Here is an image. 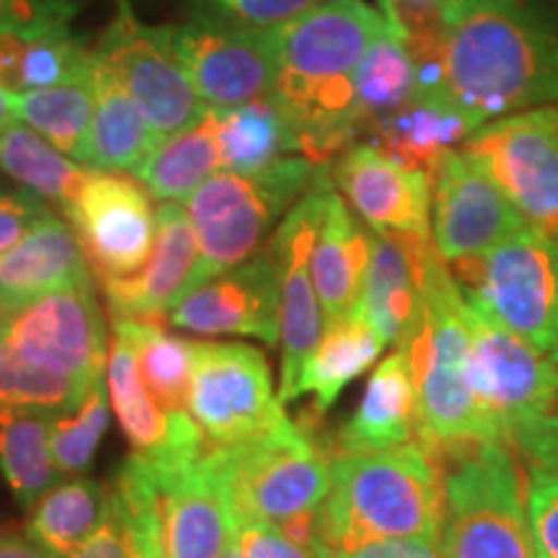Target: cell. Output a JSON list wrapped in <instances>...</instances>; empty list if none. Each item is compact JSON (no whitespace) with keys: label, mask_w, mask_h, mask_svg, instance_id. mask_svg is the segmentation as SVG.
<instances>
[{"label":"cell","mask_w":558,"mask_h":558,"mask_svg":"<svg viewBox=\"0 0 558 558\" xmlns=\"http://www.w3.org/2000/svg\"><path fill=\"white\" fill-rule=\"evenodd\" d=\"M388 21L365 0H324L279 26L275 96L300 132V156L331 166L360 137L354 70Z\"/></svg>","instance_id":"1"},{"label":"cell","mask_w":558,"mask_h":558,"mask_svg":"<svg viewBox=\"0 0 558 558\" xmlns=\"http://www.w3.org/2000/svg\"><path fill=\"white\" fill-rule=\"evenodd\" d=\"M445 75L478 128L558 104V13L520 0L473 13L448 32Z\"/></svg>","instance_id":"2"},{"label":"cell","mask_w":558,"mask_h":558,"mask_svg":"<svg viewBox=\"0 0 558 558\" xmlns=\"http://www.w3.org/2000/svg\"><path fill=\"white\" fill-rule=\"evenodd\" d=\"M439 458L422 442L378 452H337L320 507L324 548L383 538H442Z\"/></svg>","instance_id":"3"},{"label":"cell","mask_w":558,"mask_h":558,"mask_svg":"<svg viewBox=\"0 0 558 558\" xmlns=\"http://www.w3.org/2000/svg\"><path fill=\"white\" fill-rule=\"evenodd\" d=\"M416 267L422 308L399 349L409 354L416 378V442L439 456L492 437L473 393L463 290L432 239L416 241Z\"/></svg>","instance_id":"4"},{"label":"cell","mask_w":558,"mask_h":558,"mask_svg":"<svg viewBox=\"0 0 558 558\" xmlns=\"http://www.w3.org/2000/svg\"><path fill=\"white\" fill-rule=\"evenodd\" d=\"M445 558H538L509 445L478 439L439 452Z\"/></svg>","instance_id":"5"},{"label":"cell","mask_w":558,"mask_h":558,"mask_svg":"<svg viewBox=\"0 0 558 558\" xmlns=\"http://www.w3.org/2000/svg\"><path fill=\"white\" fill-rule=\"evenodd\" d=\"M318 171L313 160L290 156L259 173L209 177L184 202L197 235V264L184 295L259 254L271 226L311 190Z\"/></svg>","instance_id":"6"},{"label":"cell","mask_w":558,"mask_h":558,"mask_svg":"<svg viewBox=\"0 0 558 558\" xmlns=\"http://www.w3.org/2000/svg\"><path fill=\"white\" fill-rule=\"evenodd\" d=\"M207 463L226 492L233 520L271 525L324 507L331 486V460L316 435L295 418H284L267 435L207 448Z\"/></svg>","instance_id":"7"},{"label":"cell","mask_w":558,"mask_h":558,"mask_svg":"<svg viewBox=\"0 0 558 558\" xmlns=\"http://www.w3.org/2000/svg\"><path fill=\"white\" fill-rule=\"evenodd\" d=\"M463 295L543 352H558V239L535 228L452 264Z\"/></svg>","instance_id":"8"},{"label":"cell","mask_w":558,"mask_h":558,"mask_svg":"<svg viewBox=\"0 0 558 558\" xmlns=\"http://www.w3.org/2000/svg\"><path fill=\"white\" fill-rule=\"evenodd\" d=\"M160 140L192 128L205 117V101L173 47V26H150L137 19L130 0H114V16L94 50Z\"/></svg>","instance_id":"9"},{"label":"cell","mask_w":558,"mask_h":558,"mask_svg":"<svg viewBox=\"0 0 558 558\" xmlns=\"http://www.w3.org/2000/svg\"><path fill=\"white\" fill-rule=\"evenodd\" d=\"M186 409L213 448L262 437L288 418L267 357L235 341H194Z\"/></svg>","instance_id":"10"},{"label":"cell","mask_w":558,"mask_h":558,"mask_svg":"<svg viewBox=\"0 0 558 558\" xmlns=\"http://www.w3.org/2000/svg\"><path fill=\"white\" fill-rule=\"evenodd\" d=\"M465 298V295H463ZM471 337V378L488 437L509 445L512 432L548 414L558 396L554 354L527 344L465 298Z\"/></svg>","instance_id":"11"},{"label":"cell","mask_w":558,"mask_h":558,"mask_svg":"<svg viewBox=\"0 0 558 558\" xmlns=\"http://www.w3.org/2000/svg\"><path fill=\"white\" fill-rule=\"evenodd\" d=\"M460 148L497 181L530 228L558 239V104L488 122Z\"/></svg>","instance_id":"12"},{"label":"cell","mask_w":558,"mask_h":558,"mask_svg":"<svg viewBox=\"0 0 558 558\" xmlns=\"http://www.w3.org/2000/svg\"><path fill=\"white\" fill-rule=\"evenodd\" d=\"M333 190L331 166H320L308 192L288 209L271 235L269 254L279 271V344H282V383L279 399L295 401V388L305 360L324 337L326 313L313 288L311 254L326 215V202Z\"/></svg>","instance_id":"13"},{"label":"cell","mask_w":558,"mask_h":558,"mask_svg":"<svg viewBox=\"0 0 558 558\" xmlns=\"http://www.w3.org/2000/svg\"><path fill=\"white\" fill-rule=\"evenodd\" d=\"M173 47L207 109H235L275 94L279 29H251L199 9L173 26Z\"/></svg>","instance_id":"14"},{"label":"cell","mask_w":558,"mask_h":558,"mask_svg":"<svg viewBox=\"0 0 558 558\" xmlns=\"http://www.w3.org/2000/svg\"><path fill=\"white\" fill-rule=\"evenodd\" d=\"M5 339L32 365L96 386L107 367V326L94 282L52 292L5 316Z\"/></svg>","instance_id":"15"},{"label":"cell","mask_w":558,"mask_h":558,"mask_svg":"<svg viewBox=\"0 0 558 558\" xmlns=\"http://www.w3.org/2000/svg\"><path fill=\"white\" fill-rule=\"evenodd\" d=\"M429 181L432 243L448 264L486 254L530 228L497 181L463 148L445 153Z\"/></svg>","instance_id":"16"},{"label":"cell","mask_w":558,"mask_h":558,"mask_svg":"<svg viewBox=\"0 0 558 558\" xmlns=\"http://www.w3.org/2000/svg\"><path fill=\"white\" fill-rule=\"evenodd\" d=\"M62 218L73 226L99 279L135 275L156 246L153 202L128 173H90Z\"/></svg>","instance_id":"17"},{"label":"cell","mask_w":558,"mask_h":558,"mask_svg":"<svg viewBox=\"0 0 558 558\" xmlns=\"http://www.w3.org/2000/svg\"><path fill=\"white\" fill-rule=\"evenodd\" d=\"M331 181L373 233L432 239L429 173L409 169L375 145L354 143L331 163Z\"/></svg>","instance_id":"18"},{"label":"cell","mask_w":558,"mask_h":558,"mask_svg":"<svg viewBox=\"0 0 558 558\" xmlns=\"http://www.w3.org/2000/svg\"><path fill=\"white\" fill-rule=\"evenodd\" d=\"M279 271L269 248L222 271L171 305L169 324L202 337H251L279 344Z\"/></svg>","instance_id":"19"},{"label":"cell","mask_w":558,"mask_h":558,"mask_svg":"<svg viewBox=\"0 0 558 558\" xmlns=\"http://www.w3.org/2000/svg\"><path fill=\"white\" fill-rule=\"evenodd\" d=\"M107 388L130 458L156 473L181 471L205 456L209 442L190 411H166L145 388L135 352L122 337H111Z\"/></svg>","instance_id":"20"},{"label":"cell","mask_w":558,"mask_h":558,"mask_svg":"<svg viewBox=\"0 0 558 558\" xmlns=\"http://www.w3.org/2000/svg\"><path fill=\"white\" fill-rule=\"evenodd\" d=\"M150 473L158 484L160 558H220L235 538V520L207 452L181 471Z\"/></svg>","instance_id":"21"},{"label":"cell","mask_w":558,"mask_h":558,"mask_svg":"<svg viewBox=\"0 0 558 558\" xmlns=\"http://www.w3.org/2000/svg\"><path fill=\"white\" fill-rule=\"evenodd\" d=\"M156 222L158 235L148 264L130 277L99 279L111 318L158 320L184 295L197 264V235L184 202H163Z\"/></svg>","instance_id":"22"},{"label":"cell","mask_w":558,"mask_h":558,"mask_svg":"<svg viewBox=\"0 0 558 558\" xmlns=\"http://www.w3.org/2000/svg\"><path fill=\"white\" fill-rule=\"evenodd\" d=\"M88 282H94V269L86 251L73 226L52 209L0 254V313L9 316L52 292Z\"/></svg>","instance_id":"23"},{"label":"cell","mask_w":558,"mask_h":558,"mask_svg":"<svg viewBox=\"0 0 558 558\" xmlns=\"http://www.w3.org/2000/svg\"><path fill=\"white\" fill-rule=\"evenodd\" d=\"M418 435V396L409 354L396 347L369 375L365 393L337 435L339 452H378Z\"/></svg>","instance_id":"24"},{"label":"cell","mask_w":558,"mask_h":558,"mask_svg":"<svg viewBox=\"0 0 558 558\" xmlns=\"http://www.w3.org/2000/svg\"><path fill=\"white\" fill-rule=\"evenodd\" d=\"M369 248L373 230L354 218L352 207L333 186L311 254L313 288L329 324L352 316L357 308Z\"/></svg>","instance_id":"25"},{"label":"cell","mask_w":558,"mask_h":558,"mask_svg":"<svg viewBox=\"0 0 558 558\" xmlns=\"http://www.w3.org/2000/svg\"><path fill=\"white\" fill-rule=\"evenodd\" d=\"M478 124L452 96L414 94L403 107L369 124L367 143L409 169L432 173L437 160L469 140Z\"/></svg>","instance_id":"26"},{"label":"cell","mask_w":558,"mask_h":558,"mask_svg":"<svg viewBox=\"0 0 558 558\" xmlns=\"http://www.w3.org/2000/svg\"><path fill=\"white\" fill-rule=\"evenodd\" d=\"M418 308H422V288H418L416 241L373 233L369 264L354 313L365 318L386 344L399 347L414 326Z\"/></svg>","instance_id":"27"},{"label":"cell","mask_w":558,"mask_h":558,"mask_svg":"<svg viewBox=\"0 0 558 558\" xmlns=\"http://www.w3.org/2000/svg\"><path fill=\"white\" fill-rule=\"evenodd\" d=\"M94 124L88 137L86 166L107 173L137 177L143 163L160 145V137L130 94L94 54Z\"/></svg>","instance_id":"28"},{"label":"cell","mask_w":558,"mask_h":558,"mask_svg":"<svg viewBox=\"0 0 558 558\" xmlns=\"http://www.w3.org/2000/svg\"><path fill=\"white\" fill-rule=\"evenodd\" d=\"M222 171L259 173L277 160L300 156V132L275 94L235 109H215Z\"/></svg>","instance_id":"29"},{"label":"cell","mask_w":558,"mask_h":558,"mask_svg":"<svg viewBox=\"0 0 558 558\" xmlns=\"http://www.w3.org/2000/svg\"><path fill=\"white\" fill-rule=\"evenodd\" d=\"M383 347H386V341L357 313L333 320V324L326 326L324 337L311 352V357L305 360L295 388V399L311 393L313 411L324 414L337 403L341 390L349 383L373 367V362L380 357Z\"/></svg>","instance_id":"30"},{"label":"cell","mask_w":558,"mask_h":558,"mask_svg":"<svg viewBox=\"0 0 558 558\" xmlns=\"http://www.w3.org/2000/svg\"><path fill=\"white\" fill-rule=\"evenodd\" d=\"M0 171L65 215L96 169L65 156L24 122H13L0 130Z\"/></svg>","instance_id":"31"},{"label":"cell","mask_w":558,"mask_h":558,"mask_svg":"<svg viewBox=\"0 0 558 558\" xmlns=\"http://www.w3.org/2000/svg\"><path fill=\"white\" fill-rule=\"evenodd\" d=\"M222 171L218 114L207 109L199 122L160 140L137 177L150 197L160 202H186L209 177Z\"/></svg>","instance_id":"32"},{"label":"cell","mask_w":558,"mask_h":558,"mask_svg":"<svg viewBox=\"0 0 558 558\" xmlns=\"http://www.w3.org/2000/svg\"><path fill=\"white\" fill-rule=\"evenodd\" d=\"M52 411L0 407V473L21 507H34L58 484L50 429Z\"/></svg>","instance_id":"33"},{"label":"cell","mask_w":558,"mask_h":558,"mask_svg":"<svg viewBox=\"0 0 558 558\" xmlns=\"http://www.w3.org/2000/svg\"><path fill=\"white\" fill-rule=\"evenodd\" d=\"M109 512V486L94 478L73 476L54 484L29 507L26 535L54 558H70L86 543Z\"/></svg>","instance_id":"34"},{"label":"cell","mask_w":558,"mask_h":558,"mask_svg":"<svg viewBox=\"0 0 558 558\" xmlns=\"http://www.w3.org/2000/svg\"><path fill=\"white\" fill-rule=\"evenodd\" d=\"M111 331L135 352V362L148 393L166 411H190L194 341L166 331L158 320L114 318Z\"/></svg>","instance_id":"35"},{"label":"cell","mask_w":558,"mask_h":558,"mask_svg":"<svg viewBox=\"0 0 558 558\" xmlns=\"http://www.w3.org/2000/svg\"><path fill=\"white\" fill-rule=\"evenodd\" d=\"M94 73L88 78L52 88L16 94V120L50 140L54 148L86 166L88 137L94 124Z\"/></svg>","instance_id":"36"},{"label":"cell","mask_w":558,"mask_h":558,"mask_svg":"<svg viewBox=\"0 0 558 558\" xmlns=\"http://www.w3.org/2000/svg\"><path fill=\"white\" fill-rule=\"evenodd\" d=\"M416 94V60L399 34L386 26L354 70V114L360 135Z\"/></svg>","instance_id":"37"},{"label":"cell","mask_w":558,"mask_h":558,"mask_svg":"<svg viewBox=\"0 0 558 558\" xmlns=\"http://www.w3.org/2000/svg\"><path fill=\"white\" fill-rule=\"evenodd\" d=\"M514 0H378L388 26L407 41L414 60L445 54L448 32L473 13L499 9Z\"/></svg>","instance_id":"38"},{"label":"cell","mask_w":558,"mask_h":558,"mask_svg":"<svg viewBox=\"0 0 558 558\" xmlns=\"http://www.w3.org/2000/svg\"><path fill=\"white\" fill-rule=\"evenodd\" d=\"M90 388L73 378L47 373L21 357L5 339V316L0 313V407L45 409L62 414L78 409Z\"/></svg>","instance_id":"39"},{"label":"cell","mask_w":558,"mask_h":558,"mask_svg":"<svg viewBox=\"0 0 558 558\" xmlns=\"http://www.w3.org/2000/svg\"><path fill=\"white\" fill-rule=\"evenodd\" d=\"M109 388L99 380L78 409L54 414L50 445L54 465L62 476H83L90 469L109 429Z\"/></svg>","instance_id":"40"},{"label":"cell","mask_w":558,"mask_h":558,"mask_svg":"<svg viewBox=\"0 0 558 558\" xmlns=\"http://www.w3.org/2000/svg\"><path fill=\"white\" fill-rule=\"evenodd\" d=\"M90 73H94V50H86L70 34V26H54V29L29 34L21 90L52 88L60 83L88 78Z\"/></svg>","instance_id":"41"},{"label":"cell","mask_w":558,"mask_h":558,"mask_svg":"<svg viewBox=\"0 0 558 558\" xmlns=\"http://www.w3.org/2000/svg\"><path fill=\"white\" fill-rule=\"evenodd\" d=\"M153 522H158V507L130 509L109 486L107 518L70 558H140L143 533Z\"/></svg>","instance_id":"42"},{"label":"cell","mask_w":558,"mask_h":558,"mask_svg":"<svg viewBox=\"0 0 558 558\" xmlns=\"http://www.w3.org/2000/svg\"><path fill=\"white\" fill-rule=\"evenodd\" d=\"M324 0H205L202 11L251 29H279Z\"/></svg>","instance_id":"43"},{"label":"cell","mask_w":558,"mask_h":558,"mask_svg":"<svg viewBox=\"0 0 558 558\" xmlns=\"http://www.w3.org/2000/svg\"><path fill=\"white\" fill-rule=\"evenodd\" d=\"M525 501L538 558H558V476L530 465Z\"/></svg>","instance_id":"44"},{"label":"cell","mask_w":558,"mask_h":558,"mask_svg":"<svg viewBox=\"0 0 558 558\" xmlns=\"http://www.w3.org/2000/svg\"><path fill=\"white\" fill-rule=\"evenodd\" d=\"M78 5L73 0H0V32H45L70 26Z\"/></svg>","instance_id":"45"},{"label":"cell","mask_w":558,"mask_h":558,"mask_svg":"<svg viewBox=\"0 0 558 558\" xmlns=\"http://www.w3.org/2000/svg\"><path fill=\"white\" fill-rule=\"evenodd\" d=\"M47 213L52 207L29 190L0 192V254L16 246Z\"/></svg>","instance_id":"46"},{"label":"cell","mask_w":558,"mask_h":558,"mask_svg":"<svg viewBox=\"0 0 558 558\" xmlns=\"http://www.w3.org/2000/svg\"><path fill=\"white\" fill-rule=\"evenodd\" d=\"M509 445L522 452L527 465L558 476V414H543L520 424L509 437Z\"/></svg>","instance_id":"47"},{"label":"cell","mask_w":558,"mask_h":558,"mask_svg":"<svg viewBox=\"0 0 558 558\" xmlns=\"http://www.w3.org/2000/svg\"><path fill=\"white\" fill-rule=\"evenodd\" d=\"M235 543L243 558H324L300 548L282 535V530L264 520H235Z\"/></svg>","instance_id":"48"},{"label":"cell","mask_w":558,"mask_h":558,"mask_svg":"<svg viewBox=\"0 0 558 558\" xmlns=\"http://www.w3.org/2000/svg\"><path fill=\"white\" fill-rule=\"evenodd\" d=\"M324 558H445L442 538H383L349 548H324Z\"/></svg>","instance_id":"49"},{"label":"cell","mask_w":558,"mask_h":558,"mask_svg":"<svg viewBox=\"0 0 558 558\" xmlns=\"http://www.w3.org/2000/svg\"><path fill=\"white\" fill-rule=\"evenodd\" d=\"M32 32H0V83L11 88L13 94L21 90V73H24L26 45Z\"/></svg>","instance_id":"50"},{"label":"cell","mask_w":558,"mask_h":558,"mask_svg":"<svg viewBox=\"0 0 558 558\" xmlns=\"http://www.w3.org/2000/svg\"><path fill=\"white\" fill-rule=\"evenodd\" d=\"M0 558H54L37 541L26 535V530L0 527Z\"/></svg>","instance_id":"51"},{"label":"cell","mask_w":558,"mask_h":558,"mask_svg":"<svg viewBox=\"0 0 558 558\" xmlns=\"http://www.w3.org/2000/svg\"><path fill=\"white\" fill-rule=\"evenodd\" d=\"M16 120V94L0 83V130H5Z\"/></svg>","instance_id":"52"},{"label":"cell","mask_w":558,"mask_h":558,"mask_svg":"<svg viewBox=\"0 0 558 558\" xmlns=\"http://www.w3.org/2000/svg\"><path fill=\"white\" fill-rule=\"evenodd\" d=\"M140 558H160V538H158V522L145 527L143 533V550Z\"/></svg>","instance_id":"53"},{"label":"cell","mask_w":558,"mask_h":558,"mask_svg":"<svg viewBox=\"0 0 558 558\" xmlns=\"http://www.w3.org/2000/svg\"><path fill=\"white\" fill-rule=\"evenodd\" d=\"M220 558H243V554H241V548H239V543H235V538H233V543H230V546L222 550V556Z\"/></svg>","instance_id":"54"},{"label":"cell","mask_w":558,"mask_h":558,"mask_svg":"<svg viewBox=\"0 0 558 558\" xmlns=\"http://www.w3.org/2000/svg\"><path fill=\"white\" fill-rule=\"evenodd\" d=\"M554 360H556V365H558V352L554 354ZM556 407H558V396H556Z\"/></svg>","instance_id":"55"}]
</instances>
